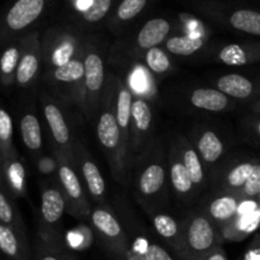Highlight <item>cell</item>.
<instances>
[{
	"mask_svg": "<svg viewBox=\"0 0 260 260\" xmlns=\"http://www.w3.org/2000/svg\"><path fill=\"white\" fill-rule=\"evenodd\" d=\"M93 223L99 231L109 238H116L121 234V228L116 218L103 210H96L93 213Z\"/></svg>",
	"mask_w": 260,
	"mask_h": 260,
	"instance_id": "17",
	"label": "cell"
},
{
	"mask_svg": "<svg viewBox=\"0 0 260 260\" xmlns=\"http://www.w3.org/2000/svg\"><path fill=\"white\" fill-rule=\"evenodd\" d=\"M20 129H22V137L25 146L30 150L40 149L41 145H42L41 128L38 119L33 114H27V116L23 117Z\"/></svg>",
	"mask_w": 260,
	"mask_h": 260,
	"instance_id": "11",
	"label": "cell"
},
{
	"mask_svg": "<svg viewBox=\"0 0 260 260\" xmlns=\"http://www.w3.org/2000/svg\"><path fill=\"white\" fill-rule=\"evenodd\" d=\"M172 182L175 189L180 193H185L192 188V178L184 164L177 162L172 167Z\"/></svg>",
	"mask_w": 260,
	"mask_h": 260,
	"instance_id": "21",
	"label": "cell"
},
{
	"mask_svg": "<svg viewBox=\"0 0 260 260\" xmlns=\"http://www.w3.org/2000/svg\"><path fill=\"white\" fill-rule=\"evenodd\" d=\"M220 58L225 63L233 66L244 65L248 62L245 50L239 45H229L223 47L220 52Z\"/></svg>",
	"mask_w": 260,
	"mask_h": 260,
	"instance_id": "27",
	"label": "cell"
},
{
	"mask_svg": "<svg viewBox=\"0 0 260 260\" xmlns=\"http://www.w3.org/2000/svg\"><path fill=\"white\" fill-rule=\"evenodd\" d=\"M164 169L160 165H150L140 178V189L144 194H154L164 183Z\"/></svg>",
	"mask_w": 260,
	"mask_h": 260,
	"instance_id": "12",
	"label": "cell"
},
{
	"mask_svg": "<svg viewBox=\"0 0 260 260\" xmlns=\"http://www.w3.org/2000/svg\"><path fill=\"white\" fill-rule=\"evenodd\" d=\"M0 248L5 255L10 258H17L19 254V244L17 238L7 226H0Z\"/></svg>",
	"mask_w": 260,
	"mask_h": 260,
	"instance_id": "23",
	"label": "cell"
},
{
	"mask_svg": "<svg viewBox=\"0 0 260 260\" xmlns=\"http://www.w3.org/2000/svg\"><path fill=\"white\" fill-rule=\"evenodd\" d=\"M260 192V165H254V169L245 183V193L248 196H255Z\"/></svg>",
	"mask_w": 260,
	"mask_h": 260,
	"instance_id": "34",
	"label": "cell"
},
{
	"mask_svg": "<svg viewBox=\"0 0 260 260\" xmlns=\"http://www.w3.org/2000/svg\"><path fill=\"white\" fill-rule=\"evenodd\" d=\"M206 260H228V259H226V256L223 255L222 253H213L211 254V255Z\"/></svg>",
	"mask_w": 260,
	"mask_h": 260,
	"instance_id": "39",
	"label": "cell"
},
{
	"mask_svg": "<svg viewBox=\"0 0 260 260\" xmlns=\"http://www.w3.org/2000/svg\"><path fill=\"white\" fill-rule=\"evenodd\" d=\"M83 173H84V177H85L86 183H88L89 190L91 192V194L96 196V197L103 194L104 180H103V177L101 175V172L98 170V168L95 167V164H93L91 161L84 162Z\"/></svg>",
	"mask_w": 260,
	"mask_h": 260,
	"instance_id": "18",
	"label": "cell"
},
{
	"mask_svg": "<svg viewBox=\"0 0 260 260\" xmlns=\"http://www.w3.org/2000/svg\"><path fill=\"white\" fill-rule=\"evenodd\" d=\"M74 53V45L73 41L70 40H63L61 42V45L56 48V51L53 52V63L57 65L58 68L65 63L70 62V58Z\"/></svg>",
	"mask_w": 260,
	"mask_h": 260,
	"instance_id": "32",
	"label": "cell"
},
{
	"mask_svg": "<svg viewBox=\"0 0 260 260\" xmlns=\"http://www.w3.org/2000/svg\"><path fill=\"white\" fill-rule=\"evenodd\" d=\"M12 118L7 113V111L2 109L0 111V137H2L3 141H8L10 139V136H12Z\"/></svg>",
	"mask_w": 260,
	"mask_h": 260,
	"instance_id": "37",
	"label": "cell"
},
{
	"mask_svg": "<svg viewBox=\"0 0 260 260\" xmlns=\"http://www.w3.org/2000/svg\"><path fill=\"white\" fill-rule=\"evenodd\" d=\"M151 0H121L116 8L117 22H129L141 14Z\"/></svg>",
	"mask_w": 260,
	"mask_h": 260,
	"instance_id": "15",
	"label": "cell"
},
{
	"mask_svg": "<svg viewBox=\"0 0 260 260\" xmlns=\"http://www.w3.org/2000/svg\"><path fill=\"white\" fill-rule=\"evenodd\" d=\"M41 260H60V259L56 258V256H53V255H50V254H48V255H43L42 259H41Z\"/></svg>",
	"mask_w": 260,
	"mask_h": 260,
	"instance_id": "41",
	"label": "cell"
},
{
	"mask_svg": "<svg viewBox=\"0 0 260 260\" xmlns=\"http://www.w3.org/2000/svg\"><path fill=\"white\" fill-rule=\"evenodd\" d=\"M218 89L223 94H228L234 98L244 99L253 93V84L244 76L231 74V75L222 76L218 80Z\"/></svg>",
	"mask_w": 260,
	"mask_h": 260,
	"instance_id": "6",
	"label": "cell"
},
{
	"mask_svg": "<svg viewBox=\"0 0 260 260\" xmlns=\"http://www.w3.org/2000/svg\"><path fill=\"white\" fill-rule=\"evenodd\" d=\"M84 75H85V66L80 61L76 60H71L70 62L60 66L55 71V78L63 83L76 81L83 78Z\"/></svg>",
	"mask_w": 260,
	"mask_h": 260,
	"instance_id": "19",
	"label": "cell"
},
{
	"mask_svg": "<svg viewBox=\"0 0 260 260\" xmlns=\"http://www.w3.org/2000/svg\"><path fill=\"white\" fill-rule=\"evenodd\" d=\"M48 0H17L5 15V24L10 30L29 27L45 12Z\"/></svg>",
	"mask_w": 260,
	"mask_h": 260,
	"instance_id": "1",
	"label": "cell"
},
{
	"mask_svg": "<svg viewBox=\"0 0 260 260\" xmlns=\"http://www.w3.org/2000/svg\"><path fill=\"white\" fill-rule=\"evenodd\" d=\"M38 69V60L35 55L28 53L20 61L17 71V79L20 84H25L35 76Z\"/></svg>",
	"mask_w": 260,
	"mask_h": 260,
	"instance_id": "26",
	"label": "cell"
},
{
	"mask_svg": "<svg viewBox=\"0 0 260 260\" xmlns=\"http://www.w3.org/2000/svg\"><path fill=\"white\" fill-rule=\"evenodd\" d=\"M18 57H19V52L15 47H10L3 53L2 57V70L5 74H10L14 70L15 65H17Z\"/></svg>",
	"mask_w": 260,
	"mask_h": 260,
	"instance_id": "33",
	"label": "cell"
},
{
	"mask_svg": "<svg viewBox=\"0 0 260 260\" xmlns=\"http://www.w3.org/2000/svg\"><path fill=\"white\" fill-rule=\"evenodd\" d=\"M144 259L145 260H173L172 256L169 255L165 249H162L159 245H152L147 246V249L144 253Z\"/></svg>",
	"mask_w": 260,
	"mask_h": 260,
	"instance_id": "35",
	"label": "cell"
},
{
	"mask_svg": "<svg viewBox=\"0 0 260 260\" xmlns=\"http://www.w3.org/2000/svg\"><path fill=\"white\" fill-rule=\"evenodd\" d=\"M184 165L187 168L188 173H189L192 182L198 184L202 182L203 179V170L202 165H201L200 159H198L197 154L193 150H188L184 154Z\"/></svg>",
	"mask_w": 260,
	"mask_h": 260,
	"instance_id": "29",
	"label": "cell"
},
{
	"mask_svg": "<svg viewBox=\"0 0 260 260\" xmlns=\"http://www.w3.org/2000/svg\"><path fill=\"white\" fill-rule=\"evenodd\" d=\"M190 101L198 108L213 112L222 111L228 106V96L215 89H197L193 91Z\"/></svg>",
	"mask_w": 260,
	"mask_h": 260,
	"instance_id": "5",
	"label": "cell"
},
{
	"mask_svg": "<svg viewBox=\"0 0 260 260\" xmlns=\"http://www.w3.org/2000/svg\"><path fill=\"white\" fill-rule=\"evenodd\" d=\"M9 178L15 189L20 190L24 182V169L19 162H13L9 168Z\"/></svg>",
	"mask_w": 260,
	"mask_h": 260,
	"instance_id": "36",
	"label": "cell"
},
{
	"mask_svg": "<svg viewBox=\"0 0 260 260\" xmlns=\"http://www.w3.org/2000/svg\"><path fill=\"white\" fill-rule=\"evenodd\" d=\"M65 202L57 190L48 189L42 196V215L47 222H56L63 213Z\"/></svg>",
	"mask_w": 260,
	"mask_h": 260,
	"instance_id": "9",
	"label": "cell"
},
{
	"mask_svg": "<svg viewBox=\"0 0 260 260\" xmlns=\"http://www.w3.org/2000/svg\"><path fill=\"white\" fill-rule=\"evenodd\" d=\"M254 207H255V206H254L253 203H246V205H244L240 210L243 211V212H249V211L254 210Z\"/></svg>",
	"mask_w": 260,
	"mask_h": 260,
	"instance_id": "40",
	"label": "cell"
},
{
	"mask_svg": "<svg viewBox=\"0 0 260 260\" xmlns=\"http://www.w3.org/2000/svg\"><path fill=\"white\" fill-rule=\"evenodd\" d=\"M172 29V24L165 18H154L145 23L137 35V43L141 48L151 50L167 38Z\"/></svg>",
	"mask_w": 260,
	"mask_h": 260,
	"instance_id": "2",
	"label": "cell"
},
{
	"mask_svg": "<svg viewBox=\"0 0 260 260\" xmlns=\"http://www.w3.org/2000/svg\"><path fill=\"white\" fill-rule=\"evenodd\" d=\"M203 46V40L201 37H190V36H183V37H173L168 41L167 47L172 53L180 56H188L194 53Z\"/></svg>",
	"mask_w": 260,
	"mask_h": 260,
	"instance_id": "13",
	"label": "cell"
},
{
	"mask_svg": "<svg viewBox=\"0 0 260 260\" xmlns=\"http://www.w3.org/2000/svg\"><path fill=\"white\" fill-rule=\"evenodd\" d=\"M215 243V234L211 223L206 218H196L188 230V244L196 253H206Z\"/></svg>",
	"mask_w": 260,
	"mask_h": 260,
	"instance_id": "4",
	"label": "cell"
},
{
	"mask_svg": "<svg viewBox=\"0 0 260 260\" xmlns=\"http://www.w3.org/2000/svg\"><path fill=\"white\" fill-rule=\"evenodd\" d=\"M198 147H200L203 159L208 162L216 161L222 155L223 151L222 142L212 131H207L202 135Z\"/></svg>",
	"mask_w": 260,
	"mask_h": 260,
	"instance_id": "14",
	"label": "cell"
},
{
	"mask_svg": "<svg viewBox=\"0 0 260 260\" xmlns=\"http://www.w3.org/2000/svg\"><path fill=\"white\" fill-rule=\"evenodd\" d=\"M118 121L112 113H104L99 118L98 123V137L107 149H114L119 142V128Z\"/></svg>",
	"mask_w": 260,
	"mask_h": 260,
	"instance_id": "7",
	"label": "cell"
},
{
	"mask_svg": "<svg viewBox=\"0 0 260 260\" xmlns=\"http://www.w3.org/2000/svg\"><path fill=\"white\" fill-rule=\"evenodd\" d=\"M131 93L127 89H122L118 95L117 103V121L122 128H126L131 116Z\"/></svg>",
	"mask_w": 260,
	"mask_h": 260,
	"instance_id": "25",
	"label": "cell"
},
{
	"mask_svg": "<svg viewBox=\"0 0 260 260\" xmlns=\"http://www.w3.org/2000/svg\"><path fill=\"white\" fill-rule=\"evenodd\" d=\"M132 116H134L136 126L139 127L140 131L149 129L150 124H151V111L146 102L141 101V99L135 101L132 104Z\"/></svg>",
	"mask_w": 260,
	"mask_h": 260,
	"instance_id": "22",
	"label": "cell"
},
{
	"mask_svg": "<svg viewBox=\"0 0 260 260\" xmlns=\"http://www.w3.org/2000/svg\"><path fill=\"white\" fill-rule=\"evenodd\" d=\"M85 83L90 91H96L102 88L104 80L103 61L96 53H89L85 58Z\"/></svg>",
	"mask_w": 260,
	"mask_h": 260,
	"instance_id": "8",
	"label": "cell"
},
{
	"mask_svg": "<svg viewBox=\"0 0 260 260\" xmlns=\"http://www.w3.org/2000/svg\"><path fill=\"white\" fill-rule=\"evenodd\" d=\"M45 116L56 141L58 144H65V142H68L70 134H69L68 124H66L60 109L56 106H53V104H48L45 108Z\"/></svg>",
	"mask_w": 260,
	"mask_h": 260,
	"instance_id": "10",
	"label": "cell"
},
{
	"mask_svg": "<svg viewBox=\"0 0 260 260\" xmlns=\"http://www.w3.org/2000/svg\"><path fill=\"white\" fill-rule=\"evenodd\" d=\"M211 215L217 220H228L238 212V202L231 197H222L213 201L211 205Z\"/></svg>",
	"mask_w": 260,
	"mask_h": 260,
	"instance_id": "20",
	"label": "cell"
},
{
	"mask_svg": "<svg viewBox=\"0 0 260 260\" xmlns=\"http://www.w3.org/2000/svg\"><path fill=\"white\" fill-rule=\"evenodd\" d=\"M154 225L157 233H159L162 238H167V239L173 238L178 231L177 222H175L172 217H169V216H165V215L156 216L154 220Z\"/></svg>",
	"mask_w": 260,
	"mask_h": 260,
	"instance_id": "31",
	"label": "cell"
},
{
	"mask_svg": "<svg viewBox=\"0 0 260 260\" xmlns=\"http://www.w3.org/2000/svg\"><path fill=\"white\" fill-rule=\"evenodd\" d=\"M13 218L12 208L8 203L7 198L4 194H0V220L4 223H9Z\"/></svg>",
	"mask_w": 260,
	"mask_h": 260,
	"instance_id": "38",
	"label": "cell"
},
{
	"mask_svg": "<svg viewBox=\"0 0 260 260\" xmlns=\"http://www.w3.org/2000/svg\"><path fill=\"white\" fill-rule=\"evenodd\" d=\"M229 24L240 32L260 36V12L250 8H231L226 15Z\"/></svg>",
	"mask_w": 260,
	"mask_h": 260,
	"instance_id": "3",
	"label": "cell"
},
{
	"mask_svg": "<svg viewBox=\"0 0 260 260\" xmlns=\"http://www.w3.org/2000/svg\"><path fill=\"white\" fill-rule=\"evenodd\" d=\"M146 62L149 68L155 73H164L169 69L170 61L168 58L167 53L161 48L154 47L147 51L146 53Z\"/></svg>",
	"mask_w": 260,
	"mask_h": 260,
	"instance_id": "28",
	"label": "cell"
},
{
	"mask_svg": "<svg viewBox=\"0 0 260 260\" xmlns=\"http://www.w3.org/2000/svg\"><path fill=\"white\" fill-rule=\"evenodd\" d=\"M58 175H60V179L62 182L63 187H65L66 192L69 193L71 198H80L81 196V187L80 183H79L78 177L75 175V173L68 167H61L60 172H58Z\"/></svg>",
	"mask_w": 260,
	"mask_h": 260,
	"instance_id": "24",
	"label": "cell"
},
{
	"mask_svg": "<svg viewBox=\"0 0 260 260\" xmlns=\"http://www.w3.org/2000/svg\"><path fill=\"white\" fill-rule=\"evenodd\" d=\"M258 131H259V134H260V123L258 124Z\"/></svg>",
	"mask_w": 260,
	"mask_h": 260,
	"instance_id": "42",
	"label": "cell"
},
{
	"mask_svg": "<svg viewBox=\"0 0 260 260\" xmlns=\"http://www.w3.org/2000/svg\"><path fill=\"white\" fill-rule=\"evenodd\" d=\"M114 0H91L88 8L80 10L83 19L88 23H98L106 18L113 7Z\"/></svg>",
	"mask_w": 260,
	"mask_h": 260,
	"instance_id": "16",
	"label": "cell"
},
{
	"mask_svg": "<svg viewBox=\"0 0 260 260\" xmlns=\"http://www.w3.org/2000/svg\"><path fill=\"white\" fill-rule=\"evenodd\" d=\"M253 169L254 165L250 164V162H245V164L239 165V167H236L235 169L229 174V183H230L231 185H234V187L245 185V183L248 182Z\"/></svg>",
	"mask_w": 260,
	"mask_h": 260,
	"instance_id": "30",
	"label": "cell"
}]
</instances>
